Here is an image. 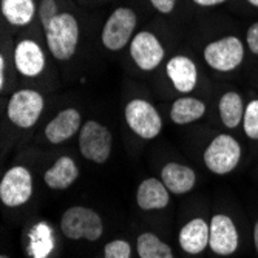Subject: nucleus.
<instances>
[{
    "label": "nucleus",
    "mask_w": 258,
    "mask_h": 258,
    "mask_svg": "<svg viewBox=\"0 0 258 258\" xmlns=\"http://www.w3.org/2000/svg\"><path fill=\"white\" fill-rule=\"evenodd\" d=\"M62 233L70 240L85 238L88 241H96L102 237L104 224L101 217L88 207L75 206L70 207L60 220Z\"/></svg>",
    "instance_id": "f03ea898"
},
{
    "label": "nucleus",
    "mask_w": 258,
    "mask_h": 258,
    "mask_svg": "<svg viewBox=\"0 0 258 258\" xmlns=\"http://www.w3.org/2000/svg\"><path fill=\"white\" fill-rule=\"evenodd\" d=\"M241 159V146L230 135H218L204 150L206 167L217 175L230 173Z\"/></svg>",
    "instance_id": "7ed1b4c3"
},
{
    "label": "nucleus",
    "mask_w": 258,
    "mask_h": 258,
    "mask_svg": "<svg viewBox=\"0 0 258 258\" xmlns=\"http://www.w3.org/2000/svg\"><path fill=\"white\" fill-rule=\"evenodd\" d=\"M210 240V226L203 218H194L179 232V246L187 253H201Z\"/></svg>",
    "instance_id": "2eb2a0df"
},
{
    "label": "nucleus",
    "mask_w": 258,
    "mask_h": 258,
    "mask_svg": "<svg viewBox=\"0 0 258 258\" xmlns=\"http://www.w3.org/2000/svg\"><path fill=\"white\" fill-rule=\"evenodd\" d=\"M253 244H255V249H256V253H258V220L253 226Z\"/></svg>",
    "instance_id": "c756f323"
},
{
    "label": "nucleus",
    "mask_w": 258,
    "mask_h": 258,
    "mask_svg": "<svg viewBox=\"0 0 258 258\" xmlns=\"http://www.w3.org/2000/svg\"><path fill=\"white\" fill-rule=\"evenodd\" d=\"M247 2H249L250 5H253V7H256V8H258V0H247Z\"/></svg>",
    "instance_id": "7c9ffc66"
},
{
    "label": "nucleus",
    "mask_w": 258,
    "mask_h": 258,
    "mask_svg": "<svg viewBox=\"0 0 258 258\" xmlns=\"http://www.w3.org/2000/svg\"><path fill=\"white\" fill-rule=\"evenodd\" d=\"M0 258H8V256H7V255H2V256H0Z\"/></svg>",
    "instance_id": "2f4dec72"
},
{
    "label": "nucleus",
    "mask_w": 258,
    "mask_h": 258,
    "mask_svg": "<svg viewBox=\"0 0 258 258\" xmlns=\"http://www.w3.org/2000/svg\"><path fill=\"white\" fill-rule=\"evenodd\" d=\"M194 2L200 7H215V5L224 4L226 0H194Z\"/></svg>",
    "instance_id": "cd10ccee"
},
{
    "label": "nucleus",
    "mask_w": 258,
    "mask_h": 258,
    "mask_svg": "<svg viewBox=\"0 0 258 258\" xmlns=\"http://www.w3.org/2000/svg\"><path fill=\"white\" fill-rule=\"evenodd\" d=\"M246 42H247V46L249 50L258 56V22L252 23L247 30V36H246Z\"/></svg>",
    "instance_id": "a878e982"
},
{
    "label": "nucleus",
    "mask_w": 258,
    "mask_h": 258,
    "mask_svg": "<svg viewBox=\"0 0 258 258\" xmlns=\"http://www.w3.org/2000/svg\"><path fill=\"white\" fill-rule=\"evenodd\" d=\"M33 194V178L27 167L10 169L0 182V200L8 207L25 204Z\"/></svg>",
    "instance_id": "1a4fd4ad"
},
{
    "label": "nucleus",
    "mask_w": 258,
    "mask_h": 258,
    "mask_svg": "<svg viewBox=\"0 0 258 258\" xmlns=\"http://www.w3.org/2000/svg\"><path fill=\"white\" fill-rule=\"evenodd\" d=\"M150 4L161 14H170L175 10L176 0H150Z\"/></svg>",
    "instance_id": "bb28decb"
},
{
    "label": "nucleus",
    "mask_w": 258,
    "mask_h": 258,
    "mask_svg": "<svg viewBox=\"0 0 258 258\" xmlns=\"http://www.w3.org/2000/svg\"><path fill=\"white\" fill-rule=\"evenodd\" d=\"M206 113V104L197 98L182 96L176 99L170 110V119L178 125H185L201 119Z\"/></svg>",
    "instance_id": "6ab92c4d"
},
{
    "label": "nucleus",
    "mask_w": 258,
    "mask_h": 258,
    "mask_svg": "<svg viewBox=\"0 0 258 258\" xmlns=\"http://www.w3.org/2000/svg\"><path fill=\"white\" fill-rule=\"evenodd\" d=\"M2 14L14 27H25L36 14L34 0H2Z\"/></svg>",
    "instance_id": "412c9836"
},
{
    "label": "nucleus",
    "mask_w": 258,
    "mask_h": 258,
    "mask_svg": "<svg viewBox=\"0 0 258 258\" xmlns=\"http://www.w3.org/2000/svg\"><path fill=\"white\" fill-rule=\"evenodd\" d=\"M111 144L110 130L96 121H87L79 132V152L91 162L104 164L110 158Z\"/></svg>",
    "instance_id": "0eeeda50"
},
{
    "label": "nucleus",
    "mask_w": 258,
    "mask_h": 258,
    "mask_svg": "<svg viewBox=\"0 0 258 258\" xmlns=\"http://www.w3.org/2000/svg\"><path fill=\"white\" fill-rule=\"evenodd\" d=\"M206 63L221 73L235 70L244 59L243 42L235 36H226L223 39L214 40L206 45L204 48Z\"/></svg>",
    "instance_id": "39448f33"
},
{
    "label": "nucleus",
    "mask_w": 258,
    "mask_h": 258,
    "mask_svg": "<svg viewBox=\"0 0 258 258\" xmlns=\"http://www.w3.org/2000/svg\"><path fill=\"white\" fill-rule=\"evenodd\" d=\"M138 255L139 258H173L170 246L161 241L155 233L146 232L138 237Z\"/></svg>",
    "instance_id": "4be33fe9"
},
{
    "label": "nucleus",
    "mask_w": 258,
    "mask_h": 258,
    "mask_svg": "<svg viewBox=\"0 0 258 258\" xmlns=\"http://www.w3.org/2000/svg\"><path fill=\"white\" fill-rule=\"evenodd\" d=\"M82 116L76 108H65L57 113L45 128V136L51 144H62L81 132Z\"/></svg>",
    "instance_id": "ddd939ff"
},
{
    "label": "nucleus",
    "mask_w": 258,
    "mask_h": 258,
    "mask_svg": "<svg viewBox=\"0 0 258 258\" xmlns=\"http://www.w3.org/2000/svg\"><path fill=\"white\" fill-rule=\"evenodd\" d=\"M45 37L54 59H72L78 50L79 42V23L76 17L70 13L57 14L45 30Z\"/></svg>",
    "instance_id": "f257e3e1"
},
{
    "label": "nucleus",
    "mask_w": 258,
    "mask_h": 258,
    "mask_svg": "<svg viewBox=\"0 0 258 258\" xmlns=\"http://www.w3.org/2000/svg\"><path fill=\"white\" fill-rule=\"evenodd\" d=\"M45 101L39 91L23 88L11 96L7 108L10 121L19 128H31L39 121L43 111Z\"/></svg>",
    "instance_id": "20e7f679"
},
{
    "label": "nucleus",
    "mask_w": 258,
    "mask_h": 258,
    "mask_svg": "<svg viewBox=\"0 0 258 258\" xmlns=\"http://www.w3.org/2000/svg\"><path fill=\"white\" fill-rule=\"evenodd\" d=\"M243 119L244 133L250 139H258V99H253L247 104Z\"/></svg>",
    "instance_id": "5701e85b"
},
{
    "label": "nucleus",
    "mask_w": 258,
    "mask_h": 258,
    "mask_svg": "<svg viewBox=\"0 0 258 258\" xmlns=\"http://www.w3.org/2000/svg\"><path fill=\"white\" fill-rule=\"evenodd\" d=\"M209 246L217 255H232L238 247V230L227 215H215L210 221Z\"/></svg>",
    "instance_id": "9b49d317"
},
{
    "label": "nucleus",
    "mask_w": 258,
    "mask_h": 258,
    "mask_svg": "<svg viewBox=\"0 0 258 258\" xmlns=\"http://www.w3.org/2000/svg\"><path fill=\"white\" fill-rule=\"evenodd\" d=\"M14 65L17 72L23 76H39L45 68V56L39 43L30 39L20 40L14 50Z\"/></svg>",
    "instance_id": "f8f14e48"
},
{
    "label": "nucleus",
    "mask_w": 258,
    "mask_h": 258,
    "mask_svg": "<svg viewBox=\"0 0 258 258\" xmlns=\"http://www.w3.org/2000/svg\"><path fill=\"white\" fill-rule=\"evenodd\" d=\"M136 13L132 8L121 7L114 10L105 20L102 28V43L110 51H119L130 43L136 28Z\"/></svg>",
    "instance_id": "423d86ee"
},
{
    "label": "nucleus",
    "mask_w": 258,
    "mask_h": 258,
    "mask_svg": "<svg viewBox=\"0 0 258 258\" xmlns=\"http://www.w3.org/2000/svg\"><path fill=\"white\" fill-rule=\"evenodd\" d=\"M218 111L223 124L227 128H237L244 116V105L241 96L235 91L224 93L218 104Z\"/></svg>",
    "instance_id": "aec40b11"
},
{
    "label": "nucleus",
    "mask_w": 258,
    "mask_h": 258,
    "mask_svg": "<svg viewBox=\"0 0 258 258\" xmlns=\"http://www.w3.org/2000/svg\"><path fill=\"white\" fill-rule=\"evenodd\" d=\"M161 181L169 189V192L182 195L194 189L197 176L190 167L182 166V164L178 162H169L164 166L161 172Z\"/></svg>",
    "instance_id": "f3484780"
},
{
    "label": "nucleus",
    "mask_w": 258,
    "mask_h": 258,
    "mask_svg": "<svg viewBox=\"0 0 258 258\" xmlns=\"http://www.w3.org/2000/svg\"><path fill=\"white\" fill-rule=\"evenodd\" d=\"M166 73L179 93H190L198 84V68L187 56H175L166 65Z\"/></svg>",
    "instance_id": "4468645a"
},
{
    "label": "nucleus",
    "mask_w": 258,
    "mask_h": 258,
    "mask_svg": "<svg viewBox=\"0 0 258 258\" xmlns=\"http://www.w3.org/2000/svg\"><path fill=\"white\" fill-rule=\"evenodd\" d=\"M125 122L143 139H153L162 130V119L158 110L144 99H133L125 105Z\"/></svg>",
    "instance_id": "6e6552de"
},
{
    "label": "nucleus",
    "mask_w": 258,
    "mask_h": 258,
    "mask_svg": "<svg viewBox=\"0 0 258 258\" xmlns=\"http://www.w3.org/2000/svg\"><path fill=\"white\" fill-rule=\"evenodd\" d=\"M57 16V4L56 0H40L39 5V17L42 22L43 30L48 28L51 20Z\"/></svg>",
    "instance_id": "393cba45"
},
{
    "label": "nucleus",
    "mask_w": 258,
    "mask_h": 258,
    "mask_svg": "<svg viewBox=\"0 0 258 258\" xmlns=\"http://www.w3.org/2000/svg\"><path fill=\"white\" fill-rule=\"evenodd\" d=\"M164 46L159 39L150 31L138 33L130 42V56L133 62L143 70L152 72L164 59Z\"/></svg>",
    "instance_id": "9d476101"
},
{
    "label": "nucleus",
    "mask_w": 258,
    "mask_h": 258,
    "mask_svg": "<svg viewBox=\"0 0 258 258\" xmlns=\"http://www.w3.org/2000/svg\"><path fill=\"white\" fill-rule=\"evenodd\" d=\"M0 87H5V59L4 56H0Z\"/></svg>",
    "instance_id": "c85d7f7f"
},
{
    "label": "nucleus",
    "mask_w": 258,
    "mask_h": 258,
    "mask_svg": "<svg viewBox=\"0 0 258 258\" xmlns=\"http://www.w3.org/2000/svg\"><path fill=\"white\" fill-rule=\"evenodd\" d=\"M138 206L143 210H159L167 207L170 197L169 189L164 185L162 181L156 178H147L138 187L136 194Z\"/></svg>",
    "instance_id": "dca6fc26"
},
{
    "label": "nucleus",
    "mask_w": 258,
    "mask_h": 258,
    "mask_svg": "<svg viewBox=\"0 0 258 258\" xmlns=\"http://www.w3.org/2000/svg\"><path fill=\"white\" fill-rule=\"evenodd\" d=\"M132 247L124 240H113L104 247V258H130Z\"/></svg>",
    "instance_id": "b1692460"
},
{
    "label": "nucleus",
    "mask_w": 258,
    "mask_h": 258,
    "mask_svg": "<svg viewBox=\"0 0 258 258\" xmlns=\"http://www.w3.org/2000/svg\"><path fill=\"white\" fill-rule=\"evenodd\" d=\"M78 176H79V169L76 166L75 159L70 156H60L53 166L45 172L43 179L50 189L63 190V189H68L72 184H75Z\"/></svg>",
    "instance_id": "a211bd4d"
}]
</instances>
